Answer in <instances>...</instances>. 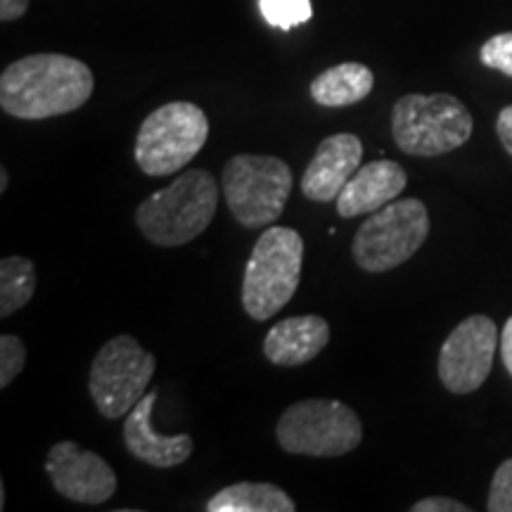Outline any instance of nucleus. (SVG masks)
<instances>
[{"mask_svg": "<svg viewBox=\"0 0 512 512\" xmlns=\"http://www.w3.org/2000/svg\"><path fill=\"white\" fill-rule=\"evenodd\" d=\"M5 190H8V169H0V192H3L5 195Z\"/></svg>", "mask_w": 512, "mask_h": 512, "instance_id": "nucleus-27", "label": "nucleus"}, {"mask_svg": "<svg viewBox=\"0 0 512 512\" xmlns=\"http://www.w3.org/2000/svg\"><path fill=\"white\" fill-rule=\"evenodd\" d=\"M209 138V119L195 102H166L138 128L136 164L147 176H174L185 169Z\"/></svg>", "mask_w": 512, "mask_h": 512, "instance_id": "nucleus-5", "label": "nucleus"}, {"mask_svg": "<svg viewBox=\"0 0 512 512\" xmlns=\"http://www.w3.org/2000/svg\"><path fill=\"white\" fill-rule=\"evenodd\" d=\"M501 332L489 316L465 318L446 337L439 351V380L451 394H472L494 368Z\"/></svg>", "mask_w": 512, "mask_h": 512, "instance_id": "nucleus-10", "label": "nucleus"}, {"mask_svg": "<svg viewBox=\"0 0 512 512\" xmlns=\"http://www.w3.org/2000/svg\"><path fill=\"white\" fill-rule=\"evenodd\" d=\"M207 512H294L297 503L287 491L268 482H238L221 489L204 505Z\"/></svg>", "mask_w": 512, "mask_h": 512, "instance_id": "nucleus-17", "label": "nucleus"}, {"mask_svg": "<svg viewBox=\"0 0 512 512\" xmlns=\"http://www.w3.org/2000/svg\"><path fill=\"white\" fill-rule=\"evenodd\" d=\"M489 512H512V458L503 460L498 465L494 479H491L489 501H486Z\"/></svg>", "mask_w": 512, "mask_h": 512, "instance_id": "nucleus-22", "label": "nucleus"}, {"mask_svg": "<svg viewBox=\"0 0 512 512\" xmlns=\"http://www.w3.org/2000/svg\"><path fill=\"white\" fill-rule=\"evenodd\" d=\"M375 76L361 62H342L311 81V98L320 107H349L373 93Z\"/></svg>", "mask_w": 512, "mask_h": 512, "instance_id": "nucleus-16", "label": "nucleus"}, {"mask_svg": "<svg viewBox=\"0 0 512 512\" xmlns=\"http://www.w3.org/2000/svg\"><path fill=\"white\" fill-rule=\"evenodd\" d=\"M29 10V0H0V22L10 24L17 22L19 17H24V12Z\"/></svg>", "mask_w": 512, "mask_h": 512, "instance_id": "nucleus-25", "label": "nucleus"}, {"mask_svg": "<svg viewBox=\"0 0 512 512\" xmlns=\"http://www.w3.org/2000/svg\"><path fill=\"white\" fill-rule=\"evenodd\" d=\"M501 356H503L505 370L512 375V316L505 320L503 332H501Z\"/></svg>", "mask_w": 512, "mask_h": 512, "instance_id": "nucleus-26", "label": "nucleus"}, {"mask_svg": "<svg viewBox=\"0 0 512 512\" xmlns=\"http://www.w3.org/2000/svg\"><path fill=\"white\" fill-rule=\"evenodd\" d=\"M472 114L456 95H403L394 102L392 136L411 157H441L463 147L472 136Z\"/></svg>", "mask_w": 512, "mask_h": 512, "instance_id": "nucleus-4", "label": "nucleus"}, {"mask_svg": "<svg viewBox=\"0 0 512 512\" xmlns=\"http://www.w3.org/2000/svg\"><path fill=\"white\" fill-rule=\"evenodd\" d=\"M157 399L159 394L152 389L126 415L124 444L126 451L136 460H140V463L169 470V467L181 465L192 456L195 441H192L190 434L164 437V434L155 432V427H152V411H155Z\"/></svg>", "mask_w": 512, "mask_h": 512, "instance_id": "nucleus-13", "label": "nucleus"}, {"mask_svg": "<svg viewBox=\"0 0 512 512\" xmlns=\"http://www.w3.org/2000/svg\"><path fill=\"white\" fill-rule=\"evenodd\" d=\"M36 292V266L27 256H5L0 261V318L24 309Z\"/></svg>", "mask_w": 512, "mask_h": 512, "instance_id": "nucleus-18", "label": "nucleus"}, {"mask_svg": "<svg viewBox=\"0 0 512 512\" xmlns=\"http://www.w3.org/2000/svg\"><path fill=\"white\" fill-rule=\"evenodd\" d=\"M330 342V323L323 316L283 318L268 330L264 339V354L273 366L297 368L320 356Z\"/></svg>", "mask_w": 512, "mask_h": 512, "instance_id": "nucleus-15", "label": "nucleus"}, {"mask_svg": "<svg viewBox=\"0 0 512 512\" xmlns=\"http://www.w3.org/2000/svg\"><path fill=\"white\" fill-rule=\"evenodd\" d=\"M496 133H498V140H501V145L505 147V152L512 157V105L503 107L501 114H498Z\"/></svg>", "mask_w": 512, "mask_h": 512, "instance_id": "nucleus-24", "label": "nucleus"}, {"mask_svg": "<svg viewBox=\"0 0 512 512\" xmlns=\"http://www.w3.org/2000/svg\"><path fill=\"white\" fill-rule=\"evenodd\" d=\"M294 178L285 159L235 155L221 174V190L233 219L245 228H266L280 219Z\"/></svg>", "mask_w": 512, "mask_h": 512, "instance_id": "nucleus-6", "label": "nucleus"}, {"mask_svg": "<svg viewBox=\"0 0 512 512\" xmlns=\"http://www.w3.org/2000/svg\"><path fill=\"white\" fill-rule=\"evenodd\" d=\"M157 370V356L145 351L131 335L110 339L91 363L88 389L100 415L119 420L143 399Z\"/></svg>", "mask_w": 512, "mask_h": 512, "instance_id": "nucleus-9", "label": "nucleus"}, {"mask_svg": "<svg viewBox=\"0 0 512 512\" xmlns=\"http://www.w3.org/2000/svg\"><path fill=\"white\" fill-rule=\"evenodd\" d=\"M304 240L297 230L271 226L256 238L242 278V306L256 323L290 304L302 278Z\"/></svg>", "mask_w": 512, "mask_h": 512, "instance_id": "nucleus-3", "label": "nucleus"}, {"mask_svg": "<svg viewBox=\"0 0 512 512\" xmlns=\"http://www.w3.org/2000/svg\"><path fill=\"white\" fill-rule=\"evenodd\" d=\"M46 472L53 489L74 503L100 505L117 494V472L98 453L74 441H57L48 451Z\"/></svg>", "mask_w": 512, "mask_h": 512, "instance_id": "nucleus-11", "label": "nucleus"}, {"mask_svg": "<svg viewBox=\"0 0 512 512\" xmlns=\"http://www.w3.org/2000/svg\"><path fill=\"white\" fill-rule=\"evenodd\" d=\"M27 347L17 335L0 337V389H8L10 382L24 370Z\"/></svg>", "mask_w": 512, "mask_h": 512, "instance_id": "nucleus-20", "label": "nucleus"}, {"mask_svg": "<svg viewBox=\"0 0 512 512\" xmlns=\"http://www.w3.org/2000/svg\"><path fill=\"white\" fill-rule=\"evenodd\" d=\"M479 60H482L484 67L496 69V72L512 79V31L491 36L479 50Z\"/></svg>", "mask_w": 512, "mask_h": 512, "instance_id": "nucleus-21", "label": "nucleus"}, {"mask_svg": "<svg viewBox=\"0 0 512 512\" xmlns=\"http://www.w3.org/2000/svg\"><path fill=\"white\" fill-rule=\"evenodd\" d=\"M219 209V183L207 169H188L169 188L138 204L136 226L157 247H181L200 238Z\"/></svg>", "mask_w": 512, "mask_h": 512, "instance_id": "nucleus-2", "label": "nucleus"}, {"mask_svg": "<svg viewBox=\"0 0 512 512\" xmlns=\"http://www.w3.org/2000/svg\"><path fill=\"white\" fill-rule=\"evenodd\" d=\"M408 174L399 162L392 159H377V162L363 164L351 176L344 190L337 197V214L342 219H356V216L373 214V211L387 207L406 190Z\"/></svg>", "mask_w": 512, "mask_h": 512, "instance_id": "nucleus-14", "label": "nucleus"}, {"mask_svg": "<svg viewBox=\"0 0 512 512\" xmlns=\"http://www.w3.org/2000/svg\"><path fill=\"white\" fill-rule=\"evenodd\" d=\"M413 512H470V505L456 501V498L446 496H430L422 498L411 508Z\"/></svg>", "mask_w": 512, "mask_h": 512, "instance_id": "nucleus-23", "label": "nucleus"}, {"mask_svg": "<svg viewBox=\"0 0 512 512\" xmlns=\"http://www.w3.org/2000/svg\"><path fill=\"white\" fill-rule=\"evenodd\" d=\"M259 12L275 29L290 31L313 17L311 0H259Z\"/></svg>", "mask_w": 512, "mask_h": 512, "instance_id": "nucleus-19", "label": "nucleus"}, {"mask_svg": "<svg viewBox=\"0 0 512 512\" xmlns=\"http://www.w3.org/2000/svg\"><path fill=\"white\" fill-rule=\"evenodd\" d=\"M275 439L294 456L339 458L363 439V425L347 403L335 399H306L292 403L275 425Z\"/></svg>", "mask_w": 512, "mask_h": 512, "instance_id": "nucleus-8", "label": "nucleus"}, {"mask_svg": "<svg viewBox=\"0 0 512 512\" xmlns=\"http://www.w3.org/2000/svg\"><path fill=\"white\" fill-rule=\"evenodd\" d=\"M93 72L86 62L60 53L27 55L0 76V107L24 121L62 117L91 100Z\"/></svg>", "mask_w": 512, "mask_h": 512, "instance_id": "nucleus-1", "label": "nucleus"}, {"mask_svg": "<svg viewBox=\"0 0 512 512\" xmlns=\"http://www.w3.org/2000/svg\"><path fill=\"white\" fill-rule=\"evenodd\" d=\"M430 235V214L418 197L394 200L377 209L356 230L351 256L366 273H387L406 264Z\"/></svg>", "mask_w": 512, "mask_h": 512, "instance_id": "nucleus-7", "label": "nucleus"}, {"mask_svg": "<svg viewBox=\"0 0 512 512\" xmlns=\"http://www.w3.org/2000/svg\"><path fill=\"white\" fill-rule=\"evenodd\" d=\"M363 143L354 133H335L318 145L316 155L302 176V192L306 200L332 202L344 185L361 169Z\"/></svg>", "mask_w": 512, "mask_h": 512, "instance_id": "nucleus-12", "label": "nucleus"}, {"mask_svg": "<svg viewBox=\"0 0 512 512\" xmlns=\"http://www.w3.org/2000/svg\"><path fill=\"white\" fill-rule=\"evenodd\" d=\"M5 508V486H0V510Z\"/></svg>", "mask_w": 512, "mask_h": 512, "instance_id": "nucleus-28", "label": "nucleus"}]
</instances>
